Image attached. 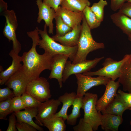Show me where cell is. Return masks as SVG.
<instances>
[{
  "label": "cell",
  "instance_id": "6da1fadb",
  "mask_svg": "<svg viewBox=\"0 0 131 131\" xmlns=\"http://www.w3.org/2000/svg\"><path fill=\"white\" fill-rule=\"evenodd\" d=\"M39 29L36 27L33 31L27 32L28 36L32 41V46L27 52H24L21 56V62L23 63L22 67L25 73L30 82L40 77L43 71L46 69L51 70L53 56L45 51L42 55L38 54L36 47L38 45L40 37Z\"/></svg>",
  "mask_w": 131,
  "mask_h": 131
},
{
  "label": "cell",
  "instance_id": "7a4b0ae2",
  "mask_svg": "<svg viewBox=\"0 0 131 131\" xmlns=\"http://www.w3.org/2000/svg\"><path fill=\"white\" fill-rule=\"evenodd\" d=\"M82 28L78 44V49L74 58L72 63L74 64L86 60L90 52L105 47L102 43H98L93 39L90 27L84 16L82 20Z\"/></svg>",
  "mask_w": 131,
  "mask_h": 131
},
{
  "label": "cell",
  "instance_id": "3957f363",
  "mask_svg": "<svg viewBox=\"0 0 131 131\" xmlns=\"http://www.w3.org/2000/svg\"><path fill=\"white\" fill-rule=\"evenodd\" d=\"M47 26L45 24L43 30L39 29V34L42 39H39L38 45L40 48L53 56L57 54H63L67 56L72 62L75 57L78 49V45L72 47L64 46L58 43L50 37L47 33Z\"/></svg>",
  "mask_w": 131,
  "mask_h": 131
},
{
  "label": "cell",
  "instance_id": "277c9868",
  "mask_svg": "<svg viewBox=\"0 0 131 131\" xmlns=\"http://www.w3.org/2000/svg\"><path fill=\"white\" fill-rule=\"evenodd\" d=\"M97 95L86 92L83 97L82 108L84 112V120L89 123L93 131L97 130L101 123L102 115L96 108V103L98 100Z\"/></svg>",
  "mask_w": 131,
  "mask_h": 131
},
{
  "label": "cell",
  "instance_id": "5b68a950",
  "mask_svg": "<svg viewBox=\"0 0 131 131\" xmlns=\"http://www.w3.org/2000/svg\"><path fill=\"white\" fill-rule=\"evenodd\" d=\"M129 56V54L126 55L119 61L114 60L110 57L107 58L102 64L103 66L102 68L96 71H90L82 74L91 76L98 75L103 76L115 81L120 76L121 67Z\"/></svg>",
  "mask_w": 131,
  "mask_h": 131
},
{
  "label": "cell",
  "instance_id": "8992f818",
  "mask_svg": "<svg viewBox=\"0 0 131 131\" xmlns=\"http://www.w3.org/2000/svg\"><path fill=\"white\" fill-rule=\"evenodd\" d=\"M2 15L4 16L6 22L3 33L4 36L12 43V50L18 54L21 50V45L17 40L16 31L18 26V23L16 13L13 10H7Z\"/></svg>",
  "mask_w": 131,
  "mask_h": 131
},
{
  "label": "cell",
  "instance_id": "52a82bcc",
  "mask_svg": "<svg viewBox=\"0 0 131 131\" xmlns=\"http://www.w3.org/2000/svg\"><path fill=\"white\" fill-rule=\"evenodd\" d=\"M25 92L42 102L49 99L52 96L49 83L46 78L43 77L30 82Z\"/></svg>",
  "mask_w": 131,
  "mask_h": 131
},
{
  "label": "cell",
  "instance_id": "ba28073f",
  "mask_svg": "<svg viewBox=\"0 0 131 131\" xmlns=\"http://www.w3.org/2000/svg\"><path fill=\"white\" fill-rule=\"evenodd\" d=\"M77 79V87L76 97H82L86 92L91 88L101 85L106 86L111 80L102 76L92 77L82 74H75Z\"/></svg>",
  "mask_w": 131,
  "mask_h": 131
},
{
  "label": "cell",
  "instance_id": "9c48e42d",
  "mask_svg": "<svg viewBox=\"0 0 131 131\" xmlns=\"http://www.w3.org/2000/svg\"><path fill=\"white\" fill-rule=\"evenodd\" d=\"M104 57L96 58L92 60H87L74 64L67 61L65 64L63 74V82L64 83L73 74L83 73L90 71L95 67Z\"/></svg>",
  "mask_w": 131,
  "mask_h": 131
},
{
  "label": "cell",
  "instance_id": "30bf717a",
  "mask_svg": "<svg viewBox=\"0 0 131 131\" xmlns=\"http://www.w3.org/2000/svg\"><path fill=\"white\" fill-rule=\"evenodd\" d=\"M30 82L22 66L9 78L4 84L13 89L16 96H21L25 92L27 86Z\"/></svg>",
  "mask_w": 131,
  "mask_h": 131
},
{
  "label": "cell",
  "instance_id": "8fae6325",
  "mask_svg": "<svg viewBox=\"0 0 131 131\" xmlns=\"http://www.w3.org/2000/svg\"><path fill=\"white\" fill-rule=\"evenodd\" d=\"M61 102L57 99H49L43 102L37 108L38 114L35 118V123L43 126L42 122L44 120L50 118L56 113Z\"/></svg>",
  "mask_w": 131,
  "mask_h": 131
},
{
  "label": "cell",
  "instance_id": "7c38bea8",
  "mask_svg": "<svg viewBox=\"0 0 131 131\" xmlns=\"http://www.w3.org/2000/svg\"><path fill=\"white\" fill-rule=\"evenodd\" d=\"M106 89L103 95L97 101L96 107L99 112L105 109L113 101L117 94L120 83L110 80L105 86Z\"/></svg>",
  "mask_w": 131,
  "mask_h": 131
},
{
  "label": "cell",
  "instance_id": "4fadbf2b",
  "mask_svg": "<svg viewBox=\"0 0 131 131\" xmlns=\"http://www.w3.org/2000/svg\"><path fill=\"white\" fill-rule=\"evenodd\" d=\"M36 4L39 9L37 22L40 23L43 20L45 24L48 27L49 33L53 34L54 25L53 21L56 16L55 10L45 4L42 0H37Z\"/></svg>",
  "mask_w": 131,
  "mask_h": 131
},
{
  "label": "cell",
  "instance_id": "5bb4252c",
  "mask_svg": "<svg viewBox=\"0 0 131 131\" xmlns=\"http://www.w3.org/2000/svg\"><path fill=\"white\" fill-rule=\"evenodd\" d=\"M68 58L67 56L61 54H57L53 56L51 72L49 78L50 79H57L61 88L62 87L63 73Z\"/></svg>",
  "mask_w": 131,
  "mask_h": 131
},
{
  "label": "cell",
  "instance_id": "9a60e30c",
  "mask_svg": "<svg viewBox=\"0 0 131 131\" xmlns=\"http://www.w3.org/2000/svg\"><path fill=\"white\" fill-rule=\"evenodd\" d=\"M56 14L60 16L65 23L73 29L81 24L84 16L82 12L71 11L60 6L57 8Z\"/></svg>",
  "mask_w": 131,
  "mask_h": 131
},
{
  "label": "cell",
  "instance_id": "2e32d148",
  "mask_svg": "<svg viewBox=\"0 0 131 131\" xmlns=\"http://www.w3.org/2000/svg\"><path fill=\"white\" fill-rule=\"evenodd\" d=\"M9 55L12 58L11 65L4 71L1 72L0 74V84L2 85L8 80L9 78L22 67L21 57L16 53L12 49Z\"/></svg>",
  "mask_w": 131,
  "mask_h": 131
},
{
  "label": "cell",
  "instance_id": "e0dca14e",
  "mask_svg": "<svg viewBox=\"0 0 131 131\" xmlns=\"http://www.w3.org/2000/svg\"><path fill=\"white\" fill-rule=\"evenodd\" d=\"M82 28L80 24L63 36L56 35L51 37L55 41L59 42L61 44L66 47H72L77 45Z\"/></svg>",
  "mask_w": 131,
  "mask_h": 131
},
{
  "label": "cell",
  "instance_id": "ac0fdd59",
  "mask_svg": "<svg viewBox=\"0 0 131 131\" xmlns=\"http://www.w3.org/2000/svg\"><path fill=\"white\" fill-rule=\"evenodd\" d=\"M16 118L17 122H22L28 123L39 131H44L43 129L33 121L34 117L36 118L38 114L37 108L26 107L23 111L13 113Z\"/></svg>",
  "mask_w": 131,
  "mask_h": 131
},
{
  "label": "cell",
  "instance_id": "d6986e66",
  "mask_svg": "<svg viewBox=\"0 0 131 131\" xmlns=\"http://www.w3.org/2000/svg\"><path fill=\"white\" fill-rule=\"evenodd\" d=\"M121 74L118 81L122 85L123 90L131 93V54L123 64Z\"/></svg>",
  "mask_w": 131,
  "mask_h": 131
},
{
  "label": "cell",
  "instance_id": "ffe728a7",
  "mask_svg": "<svg viewBox=\"0 0 131 131\" xmlns=\"http://www.w3.org/2000/svg\"><path fill=\"white\" fill-rule=\"evenodd\" d=\"M122 116L109 114L102 115L100 125L105 131H117L123 121Z\"/></svg>",
  "mask_w": 131,
  "mask_h": 131
},
{
  "label": "cell",
  "instance_id": "44dd1931",
  "mask_svg": "<svg viewBox=\"0 0 131 131\" xmlns=\"http://www.w3.org/2000/svg\"><path fill=\"white\" fill-rule=\"evenodd\" d=\"M113 23L128 36L131 35V18L118 11L110 16Z\"/></svg>",
  "mask_w": 131,
  "mask_h": 131
},
{
  "label": "cell",
  "instance_id": "7402d4cb",
  "mask_svg": "<svg viewBox=\"0 0 131 131\" xmlns=\"http://www.w3.org/2000/svg\"><path fill=\"white\" fill-rule=\"evenodd\" d=\"M119 95L117 93L113 101L104 110L101 111L102 114H109L122 116L124 112L129 109Z\"/></svg>",
  "mask_w": 131,
  "mask_h": 131
},
{
  "label": "cell",
  "instance_id": "603a6c76",
  "mask_svg": "<svg viewBox=\"0 0 131 131\" xmlns=\"http://www.w3.org/2000/svg\"><path fill=\"white\" fill-rule=\"evenodd\" d=\"M76 97V93L74 92H66L59 97L58 99L62 103V107L60 110L53 116L61 117L64 121L66 120L68 115L67 114L68 109L72 105Z\"/></svg>",
  "mask_w": 131,
  "mask_h": 131
},
{
  "label": "cell",
  "instance_id": "cb8c5ba5",
  "mask_svg": "<svg viewBox=\"0 0 131 131\" xmlns=\"http://www.w3.org/2000/svg\"><path fill=\"white\" fill-rule=\"evenodd\" d=\"M89 0H63L61 6L68 10L76 12H82L87 6H90Z\"/></svg>",
  "mask_w": 131,
  "mask_h": 131
},
{
  "label": "cell",
  "instance_id": "d4e9b609",
  "mask_svg": "<svg viewBox=\"0 0 131 131\" xmlns=\"http://www.w3.org/2000/svg\"><path fill=\"white\" fill-rule=\"evenodd\" d=\"M65 121L61 117L53 116L44 120L42 123L49 131H65L66 126Z\"/></svg>",
  "mask_w": 131,
  "mask_h": 131
},
{
  "label": "cell",
  "instance_id": "484cf974",
  "mask_svg": "<svg viewBox=\"0 0 131 131\" xmlns=\"http://www.w3.org/2000/svg\"><path fill=\"white\" fill-rule=\"evenodd\" d=\"M82 97H76L72 104L71 113L68 115L66 123L68 125H74L77 119L80 116V109L82 108Z\"/></svg>",
  "mask_w": 131,
  "mask_h": 131
},
{
  "label": "cell",
  "instance_id": "4316f807",
  "mask_svg": "<svg viewBox=\"0 0 131 131\" xmlns=\"http://www.w3.org/2000/svg\"><path fill=\"white\" fill-rule=\"evenodd\" d=\"M82 12L87 23L91 29L99 26L101 22L97 19L95 15L91 10L90 6H87Z\"/></svg>",
  "mask_w": 131,
  "mask_h": 131
},
{
  "label": "cell",
  "instance_id": "83f0119b",
  "mask_svg": "<svg viewBox=\"0 0 131 131\" xmlns=\"http://www.w3.org/2000/svg\"><path fill=\"white\" fill-rule=\"evenodd\" d=\"M55 19L56 25V34L55 35L56 36H63L72 30V28L65 23L60 16L56 15Z\"/></svg>",
  "mask_w": 131,
  "mask_h": 131
},
{
  "label": "cell",
  "instance_id": "f1b7e54d",
  "mask_svg": "<svg viewBox=\"0 0 131 131\" xmlns=\"http://www.w3.org/2000/svg\"><path fill=\"white\" fill-rule=\"evenodd\" d=\"M107 5L106 0H100L97 3H93L90 7L91 10L94 13L97 19L101 22L104 19V8Z\"/></svg>",
  "mask_w": 131,
  "mask_h": 131
},
{
  "label": "cell",
  "instance_id": "f546056e",
  "mask_svg": "<svg viewBox=\"0 0 131 131\" xmlns=\"http://www.w3.org/2000/svg\"><path fill=\"white\" fill-rule=\"evenodd\" d=\"M12 99L1 101L0 102V119L7 120V116L13 113L11 106Z\"/></svg>",
  "mask_w": 131,
  "mask_h": 131
},
{
  "label": "cell",
  "instance_id": "4dcf8cb0",
  "mask_svg": "<svg viewBox=\"0 0 131 131\" xmlns=\"http://www.w3.org/2000/svg\"><path fill=\"white\" fill-rule=\"evenodd\" d=\"M21 96L26 107L37 108L42 103L39 101L25 92L22 94Z\"/></svg>",
  "mask_w": 131,
  "mask_h": 131
},
{
  "label": "cell",
  "instance_id": "1f68e13d",
  "mask_svg": "<svg viewBox=\"0 0 131 131\" xmlns=\"http://www.w3.org/2000/svg\"><path fill=\"white\" fill-rule=\"evenodd\" d=\"M11 108L13 112L20 111L26 107L21 96H16L11 100Z\"/></svg>",
  "mask_w": 131,
  "mask_h": 131
},
{
  "label": "cell",
  "instance_id": "d6a6232c",
  "mask_svg": "<svg viewBox=\"0 0 131 131\" xmlns=\"http://www.w3.org/2000/svg\"><path fill=\"white\" fill-rule=\"evenodd\" d=\"M8 87L0 89V101L11 99L15 97L13 91Z\"/></svg>",
  "mask_w": 131,
  "mask_h": 131
},
{
  "label": "cell",
  "instance_id": "836d02e7",
  "mask_svg": "<svg viewBox=\"0 0 131 131\" xmlns=\"http://www.w3.org/2000/svg\"><path fill=\"white\" fill-rule=\"evenodd\" d=\"M74 131H93L91 125L85 121L83 118L80 119L78 124L73 127Z\"/></svg>",
  "mask_w": 131,
  "mask_h": 131
},
{
  "label": "cell",
  "instance_id": "e575fe53",
  "mask_svg": "<svg viewBox=\"0 0 131 131\" xmlns=\"http://www.w3.org/2000/svg\"><path fill=\"white\" fill-rule=\"evenodd\" d=\"M16 127L18 131H37V130L32 125L22 122H17Z\"/></svg>",
  "mask_w": 131,
  "mask_h": 131
},
{
  "label": "cell",
  "instance_id": "d590c367",
  "mask_svg": "<svg viewBox=\"0 0 131 131\" xmlns=\"http://www.w3.org/2000/svg\"><path fill=\"white\" fill-rule=\"evenodd\" d=\"M123 101L130 108L131 107V93H127L119 90L117 92Z\"/></svg>",
  "mask_w": 131,
  "mask_h": 131
},
{
  "label": "cell",
  "instance_id": "8d00e7d4",
  "mask_svg": "<svg viewBox=\"0 0 131 131\" xmlns=\"http://www.w3.org/2000/svg\"><path fill=\"white\" fill-rule=\"evenodd\" d=\"M16 116L14 114L12 113L9 117V124L7 131H16L17 129L16 127L17 120Z\"/></svg>",
  "mask_w": 131,
  "mask_h": 131
},
{
  "label": "cell",
  "instance_id": "74e56055",
  "mask_svg": "<svg viewBox=\"0 0 131 131\" xmlns=\"http://www.w3.org/2000/svg\"><path fill=\"white\" fill-rule=\"evenodd\" d=\"M119 11L131 18V2L124 3L120 8Z\"/></svg>",
  "mask_w": 131,
  "mask_h": 131
},
{
  "label": "cell",
  "instance_id": "f35d334b",
  "mask_svg": "<svg viewBox=\"0 0 131 131\" xmlns=\"http://www.w3.org/2000/svg\"><path fill=\"white\" fill-rule=\"evenodd\" d=\"M63 0H43V2L48 6L54 9L56 12Z\"/></svg>",
  "mask_w": 131,
  "mask_h": 131
},
{
  "label": "cell",
  "instance_id": "ab89813d",
  "mask_svg": "<svg viewBox=\"0 0 131 131\" xmlns=\"http://www.w3.org/2000/svg\"><path fill=\"white\" fill-rule=\"evenodd\" d=\"M110 8L113 11H115L119 9L126 1V0H110Z\"/></svg>",
  "mask_w": 131,
  "mask_h": 131
},
{
  "label": "cell",
  "instance_id": "60d3db41",
  "mask_svg": "<svg viewBox=\"0 0 131 131\" xmlns=\"http://www.w3.org/2000/svg\"><path fill=\"white\" fill-rule=\"evenodd\" d=\"M7 3L3 0H0V15H2L3 13L8 10Z\"/></svg>",
  "mask_w": 131,
  "mask_h": 131
},
{
  "label": "cell",
  "instance_id": "b9f144b4",
  "mask_svg": "<svg viewBox=\"0 0 131 131\" xmlns=\"http://www.w3.org/2000/svg\"><path fill=\"white\" fill-rule=\"evenodd\" d=\"M128 37L129 40L131 42V35L129 36H128Z\"/></svg>",
  "mask_w": 131,
  "mask_h": 131
},
{
  "label": "cell",
  "instance_id": "7bdbcfd3",
  "mask_svg": "<svg viewBox=\"0 0 131 131\" xmlns=\"http://www.w3.org/2000/svg\"><path fill=\"white\" fill-rule=\"evenodd\" d=\"M126 1L129 2H131V0H126Z\"/></svg>",
  "mask_w": 131,
  "mask_h": 131
},
{
  "label": "cell",
  "instance_id": "ee69618b",
  "mask_svg": "<svg viewBox=\"0 0 131 131\" xmlns=\"http://www.w3.org/2000/svg\"><path fill=\"white\" fill-rule=\"evenodd\" d=\"M129 110H130L131 111V107H130L129 109ZM130 124L131 125V121H130Z\"/></svg>",
  "mask_w": 131,
  "mask_h": 131
}]
</instances>
